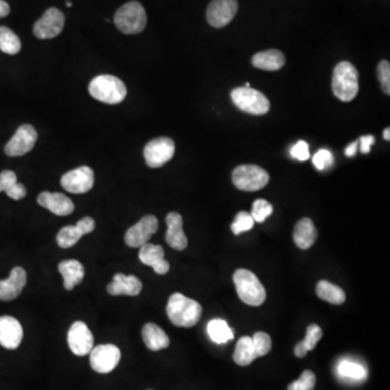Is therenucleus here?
<instances>
[{
	"mask_svg": "<svg viewBox=\"0 0 390 390\" xmlns=\"http://www.w3.org/2000/svg\"><path fill=\"white\" fill-rule=\"evenodd\" d=\"M202 306L196 300L175 292L168 300L166 312L172 324L179 328H192L202 317Z\"/></svg>",
	"mask_w": 390,
	"mask_h": 390,
	"instance_id": "f257e3e1",
	"label": "nucleus"
},
{
	"mask_svg": "<svg viewBox=\"0 0 390 390\" xmlns=\"http://www.w3.org/2000/svg\"><path fill=\"white\" fill-rule=\"evenodd\" d=\"M332 90L343 102H350L359 93V73L350 62L343 61L333 72Z\"/></svg>",
	"mask_w": 390,
	"mask_h": 390,
	"instance_id": "f03ea898",
	"label": "nucleus"
},
{
	"mask_svg": "<svg viewBox=\"0 0 390 390\" xmlns=\"http://www.w3.org/2000/svg\"><path fill=\"white\" fill-rule=\"evenodd\" d=\"M89 93L95 99L107 105H119L127 95L125 84L113 75H99L90 81Z\"/></svg>",
	"mask_w": 390,
	"mask_h": 390,
	"instance_id": "7ed1b4c3",
	"label": "nucleus"
},
{
	"mask_svg": "<svg viewBox=\"0 0 390 390\" xmlns=\"http://www.w3.org/2000/svg\"><path fill=\"white\" fill-rule=\"evenodd\" d=\"M233 282L242 302L254 307L261 306L265 302L267 297L265 286L253 272L237 269L233 274Z\"/></svg>",
	"mask_w": 390,
	"mask_h": 390,
	"instance_id": "20e7f679",
	"label": "nucleus"
},
{
	"mask_svg": "<svg viewBox=\"0 0 390 390\" xmlns=\"http://www.w3.org/2000/svg\"><path fill=\"white\" fill-rule=\"evenodd\" d=\"M146 12L143 6L137 1H130L117 10L114 22L121 32L127 35L139 34L146 28Z\"/></svg>",
	"mask_w": 390,
	"mask_h": 390,
	"instance_id": "39448f33",
	"label": "nucleus"
},
{
	"mask_svg": "<svg viewBox=\"0 0 390 390\" xmlns=\"http://www.w3.org/2000/svg\"><path fill=\"white\" fill-rule=\"evenodd\" d=\"M231 99L235 107L252 115H264L270 110L268 98L251 87H237L233 89Z\"/></svg>",
	"mask_w": 390,
	"mask_h": 390,
	"instance_id": "423d86ee",
	"label": "nucleus"
},
{
	"mask_svg": "<svg viewBox=\"0 0 390 390\" xmlns=\"http://www.w3.org/2000/svg\"><path fill=\"white\" fill-rule=\"evenodd\" d=\"M269 179L268 172L257 165H241L235 168L232 172L233 184L239 190L249 192L265 188L269 182Z\"/></svg>",
	"mask_w": 390,
	"mask_h": 390,
	"instance_id": "0eeeda50",
	"label": "nucleus"
},
{
	"mask_svg": "<svg viewBox=\"0 0 390 390\" xmlns=\"http://www.w3.org/2000/svg\"><path fill=\"white\" fill-rule=\"evenodd\" d=\"M175 149V142L170 138L160 137L151 140L143 151L146 165L151 168L162 167L172 160Z\"/></svg>",
	"mask_w": 390,
	"mask_h": 390,
	"instance_id": "6e6552de",
	"label": "nucleus"
},
{
	"mask_svg": "<svg viewBox=\"0 0 390 390\" xmlns=\"http://www.w3.org/2000/svg\"><path fill=\"white\" fill-rule=\"evenodd\" d=\"M158 220L153 215H146L142 217L139 221L133 227L128 229L125 233V243L127 247L138 249L143 247L153 237L154 233L158 231Z\"/></svg>",
	"mask_w": 390,
	"mask_h": 390,
	"instance_id": "1a4fd4ad",
	"label": "nucleus"
},
{
	"mask_svg": "<svg viewBox=\"0 0 390 390\" xmlns=\"http://www.w3.org/2000/svg\"><path fill=\"white\" fill-rule=\"evenodd\" d=\"M121 357V350L115 345H99L90 351V365L97 373H110L119 365Z\"/></svg>",
	"mask_w": 390,
	"mask_h": 390,
	"instance_id": "9d476101",
	"label": "nucleus"
},
{
	"mask_svg": "<svg viewBox=\"0 0 390 390\" xmlns=\"http://www.w3.org/2000/svg\"><path fill=\"white\" fill-rule=\"evenodd\" d=\"M95 184V172L88 166H81L70 170L61 178V186L65 191L74 194L89 192Z\"/></svg>",
	"mask_w": 390,
	"mask_h": 390,
	"instance_id": "9b49d317",
	"label": "nucleus"
},
{
	"mask_svg": "<svg viewBox=\"0 0 390 390\" xmlns=\"http://www.w3.org/2000/svg\"><path fill=\"white\" fill-rule=\"evenodd\" d=\"M68 343L71 351L74 355L84 357L93 350L95 338L86 323L76 321L69 330Z\"/></svg>",
	"mask_w": 390,
	"mask_h": 390,
	"instance_id": "f8f14e48",
	"label": "nucleus"
},
{
	"mask_svg": "<svg viewBox=\"0 0 390 390\" xmlns=\"http://www.w3.org/2000/svg\"><path fill=\"white\" fill-rule=\"evenodd\" d=\"M64 14L57 8H49L34 25V35L40 40H50L60 35L64 28Z\"/></svg>",
	"mask_w": 390,
	"mask_h": 390,
	"instance_id": "ddd939ff",
	"label": "nucleus"
},
{
	"mask_svg": "<svg viewBox=\"0 0 390 390\" xmlns=\"http://www.w3.org/2000/svg\"><path fill=\"white\" fill-rule=\"evenodd\" d=\"M37 131L32 125H22L18 128L13 137L6 144L5 152L8 156H23L32 151L37 141Z\"/></svg>",
	"mask_w": 390,
	"mask_h": 390,
	"instance_id": "4468645a",
	"label": "nucleus"
},
{
	"mask_svg": "<svg viewBox=\"0 0 390 390\" xmlns=\"http://www.w3.org/2000/svg\"><path fill=\"white\" fill-rule=\"evenodd\" d=\"M237 9V0H213L207 8V21L213 28H225L235 19Z\"/></svg>",
	"mask_w": 390,
	"mask_h": 390,
	"instance_id": "2eb2a0df",
	"label": "nucleus"
},
{
	"mask_svg": "<svg viewBox=\"0 0 390 390\" xmlns=\"http://www.w3.org/2000/svg\"><path fill=\"white\" fill-rule=\"evenodd\" d=\"M23 339L21 323L11 316L0 317V345L6 349L18 348Z\"/></svg>",
	"mask_w": 390,
	"mask_h": 390,
	"instance_id": "dca6fc26",
	"label": "nucleus"
},
{
	"mask_svg": "<svg viewBox=\"0 0 390 390\" xmlns=\"http://www.w3.org/2000/svg\"><path fill=\"white\" fill-rule=\"evenodd\" d=\"M38 204L45 207L57 216H68L74 211V203L63 193H50L48 191L40 193L37 198Z\"/></svg>",
	"mask_w": 390,
	"mask_h": 390,
	"instance_id": "f3484780",
	"label": "nucleus"
},
{
	"mask_svg": "<svg viewBox=\"0 0 390 390\" xmlns=\"http://www.w3.org/2000/svg\"><path fill=\"white\" fill-rule=\"evenodd\" d=\"M139 259L143 265L153 268L158 274L168 273L170 269V263L165 259L164 249L160 245L146 243L140 247Z\"/></svg>",
	"mask_w": 390,
	"mask_h": 390,
	"instance_id": "a211bd4d",
	"label": "nucleus"
},
{
	"mask_svg": "<svg viewBox=\"0 0 390 390\" xmlns=\"http://www.w3.org/2000/svg\"><path fill=\"white\" fill-rule=\"evenodd\" d=\"M28 282V274L22 267H16L11 270L7 280L0 281V300L10 302L19 297L24 286Z\"/></svg>",
	"mask_w": 390,
	"mask_h": 390,
	"instance_id": "6ab92c4d",
	"label": "nucleus"
},
{
	"mask_svg": "<svg viewBox=\"0 0 390 390\" xmlns=\"http://www.w3.org/2000/svg\"><path fill=\"white\" fill-rule=\"evenodd\" d=\"M166 223H167V232H166L165 240L168 245L176 251L186 249L188 247V237L184 235L182 215L176 211L170 213L166 217Z\"/></svg>",
	"mask_w": 390,
	"mask_h": 390,
	"instance_id": "aec40b11",
	"label": "nucleus"
},
{
	"mask_svg": "<svg viewBox=\"0 0 390 390\" xmlns=\"http://www.w3.org/2000/svg\"><path fill=\"white\" fill-rule=\"evenodd\" d=\"M107 292L112 296H138L142 290V283L136 276L117 273L113 281L107 284Z\"/></svg>",
	"mask_w": 390,
	"mask_h": 390,
	"instance_id": "412c9836",
	"label": "nucleus"
},
{
	"mask_svg": "<svg viewBox=\"0 0 390 390\" xmlns=\"http://www.w3.org/2000/svg\"><path fill=\"white\" fill-rule=\"evenodd\" d=\"M58 269L62 276L65 290H74L75 286L81 284L84 280L85 268L78 260H63L59 264Z\"/></svg>",
	"mask_w": 390,
	"mask_h": 390,
	"instance_id": "4be33fe9",
	"label": "nucleus"
},
{
	"mask_svg": "<svg viewBox=\"0 0 390 390\" xmlns=\"http://www.w3.org/2000/svg\"><path fill=\"white\" fill-rule=\"evenodd\" d=\"M318 237V231L314 227V221L310 218H302L296 223L292 239L296 247L300 249H308L314 245Z\"/></svg>",
	"mask_w": 390,
	"mask_h": 390,
	"instance_id": "5701e85b",
	"label": "nucleus"
},
{
	"mask_svg": "<svg viewBox=\"0 0 390 390\" xmlns=\"http://www.w3.org/2000/svg\"><path fill=\"white\" fill-rule=\"evenodd\" d=\"M142 338L146 348L152 351L162 350L170 346V337L162 329L154 323H146L142 329Z\"/></svg>",
	"mask_w": 390,
	"mask_h": 390,
	"instance_id": "b1692460",
	"label": "nucleus"
},
{
	"mask_svg": "<svg viewBox=\"0 0 390 390\" xmlns=\"http://www.w3.org/2000/svg\"><path fill=\"white\" fill-rule=\"evenodd\" d=\"M256 69L264 71H279L285 64V57L279 50L271 49L256 54L252 60Z\"/></svg>",
	"mask_w": 390,
	"mask_h": 390,
	"instance_id": "393cba45",
	"label": "nucleus"
},
{
	"mask_svg": "<svg viewBox=\"0 0 390 390\" xmlns=\"http://www.w3.org/2000/svg\"><path fill=\"white\" fill-rule=\"evenodd\" d=\"M257 358L252 337H241L239 341H237L235 355H233V360H235V362L237 363V365H241V367H247V365H251L254 360H256Z\"/></svg>",
	"mask_w": 390,
	"mask_h": 390,
	"instance_id": "a878e982",
	"label": "nucleus"
},
{
	"mask_svg": "<svg viewBox=\"0 0 390 390\" xmlns=\"http://www.w3.org/2000/svg\"><path fill=\"white\" fill-rule=\"evenodd\" d=\"M317 295L321 300L333 305L344 304L346 300L344 290L328 281H320L317 284Z\"/></svg>",
	"mask_w": 390,
	"mask_h": 390,
	"instance_id": "bb28decb",
	"label": "nucleus"
},
{
	"mask_svg": "<svg viewBox=\"0 0 390 390\" xmlns=\"http://www.w3.org/2000/svg\"><path fill=\"white\" fill-rule=\"evenodd\" d=\"M207 332L211 341H215L216 344H225L227 341H232L233 332L227 322L221 319H214L207 325Z\"/></svg>",
	"mask_w": 390,
	"mask_h": 390,
	"instance_id": "cd10ccee",
	"label": "nucleus"
},
{
	"mask_svg": "<svg viewBox=\"0 0 390 390\" xmlns=\"http://www.w3.org/2000/svg\"><path fill=\"white\" fill-rule=\"evenodd\" d=\"M21 40L13 30L0 26V50L8 54H16L21 50Z\"/></svg>",
	"mask_w": 390,
	"mask_h": 390,
	"instance_id": "c85d7f7f",
	"label": "nucleus"
},
{
	"mask_svg": "<svg viewBox=\"0 0 390 390\" xmlns=\"http://www.w3.org/2000/svg\"><path fill=\"white\" fill-rule=\"evenodd\" d=\"M84 237V235L79 230V228L75 225H66L63 227L58 235H57V243L61 249H70L74 247L75 244Z\"/></svg>",
	"mask_w": 390,
	"mask_h": 390,
	"instance_id": "c756f323",
	"label": "nucleus"
},
{
	"mask_svg": "<svg viewBox=\"0 0 390 390\" xmlns=\"http://www.w3.org/2000/svg\"><path fill=\"white\" fill-rule=\"evenodd\" d=\"M273 213V207L268 201L263 199H258L254 202L252 208V217L256 223H264L268 217L271 216Z\"/></svg>",
	"mask_w": 390,
	"mask_h": 390,
	"instance_id": "7c9ffc66",
	"label": "nucleus"
},
{
	"mask_svg": "<svg viewBox=\"0 0 390 390\" xmlns=\"http://www.w3.org/2000/svg\"><path fill=\"white\" fill-rule=\"evenodd\" d=\"M253 217L247 211H240L239 214L235 216V223L231 225V230L235 235H241L242 232L251 230L254 227Z\"/></svg>",
	"mask_w": 390,
	"mask_h": 390,
	"instance_id": "2f4dec72",
	"label": "nucleus"
},
{
	"mask_svg": "<svg viewBox=\"0 0 390 390\" xmlns=\"http://www.w3.org/2000/svg\"><path fill=\"white\" fill-rule=\"evenodd\" d=\"M322 330H321L319 325H309L308 328H307L306 337H305L304 341H300V343L307 351L314 350L316 348L317 344L322 338Z\"/></svg>",
	"mask_w": 390,
	"mask_h": 390,
	"instance_id": "473e14b6",
	"label": "nucleus"
},
{
	"mask_svg": "<svg viewBox=\"0 0 390 390\" xmlns=\"http://www.w3.org/2000/svg\"><path fill=\"white\" fill-rule=\"evenodd\" d=\"M316 375L310 370L302 372L297 381L288 385V390H312L316 386Z\"/></svg>",
	"mask_w": 390,
	"mask_h": 390,
	"instance_id": "72a5a7b5",
	"label": "nucleus"
},
{
	"mask_svg": "<svg viewBox=\"0 0 390 390\" xmlns=\"http://www.w3.org/2000/svg\"><path fill=\"white\" fill-rule=\"evenodd\" d=\"M254 347H255L256 355L257 357H263V355L269 353L271 350L272 341L269 335L265 332H257L252 337Z\"/></svg>",
	"mask_w": 390,
	"mask_h": 390,
	"instance_id": "f704fd0d",
	"label": "nucleus"
},
{
	"mask_svg": "<svg viewBox=\"0 0 390 390\" xmlns=\"http://www.w3.org/2000/svg\"><path fill=\"white\" fill-rule=\"evenodd\" d=\"M339 374L348 379H360L365 375V369L357 363L344 361L339 365Z\"/></svg>",
	"mask_w": 390,
	"mask_h": 390,
	"instance_id": "c9c22d12",
	"label": "nucleus"
},
{
	"mask_svg": "<svg viewBox=\"0 0 390 390\" xmlns=\"http://www.w3.org/2000/svg\"><path fill=\"white\" fill-rule=\"evenodd\" d=\"M314 164L317 170H326L332 167L334 164V158L329 150L321 149L314 154Z\"/></svg>",
	"mask_w": 390,
	"mask_h": 390,
	"instance_id": "e433bc0d",
	"label": "nucleus"
},
{
	"mask_svg": "<svg viewBox=\"0 0 390 390\" xmlns=\"http://www.w3.org/2000/svg\"><path fill=\"white\" fill-rule=\"evenodd\" d=\"M377 76L381 81L382 88L386 95L390 93V64L388 61L383 60L377 66Z\"/></svg>",
	"mask_w": 390,
	"mask_h": 390,
	"instance_id": "4c0bfd02",
	"label": "nucleus"
},
{
	"mask_svg": "<svg viewBox=\"0 0 390 390\" xmlns=\"http://www.w3.org/2000/svg\"><path fill=\"white\" fill-rule=\"evenodd\" d=\"M290 155H292V158L300 160V162H305V160H308L309 156H310L308 143L302 141V140L298 141L290 150Z\"/></svg>",
	"mask_w": 390,
	"mask_h": 390,
	"instance_id": "58836bf2",
	"label": "nucleus"
},
{
	"mask_svg": "<svg viewBox=\"0 0 390 390\" xmlns=\"http://www.w3.org/2000/svg\"><path fill=\"white\" fill-rule=\"evenodd\" d=\"M16 182V175L12 170H3L0 172V192L9 190Z\"/></svg>",
	"mask_w": 390,
	"mask_h": 390,
	"instance_id": "ea45409f",
	"label": "nucleus"
},
{
	"mask_svg": "<svg viewBox=\"0 0 390 390\" xmlns=\"http://www.w3.org/2000/svg\"><path fill=\"white\" fill-rule=\"evenodd\" d=\"M6 193H7L8 196L11 198L12 200L19 201L25 198L28 190H26V188L23 186V184L16 182V184H13L9 190L6 191Z\"/></svg>",
	"mask_w": 390,
	"mask_h": 390,
	"instance_id": "a19ab883",
	"label": "nucleus"
},
{
	"mask_svg": "<svg viewBox=\"0 0 390 390\" xmlns=\"http://www.w3.org/2000/svg\"><path fill=\"white\" fill-rule=\"evenodd\" d=\"M76 225L79 228V230L81 231V233L85 235L95 230V223L91 217H85V218L79 220L78 223H76Z\"/></svg>",
	"mask_w": 390,
	"mask_h": 390,
	"instance_id": "79ce46f5",
	"label": "nucleus"
},
{
	"mask_svg": "<svg viewBox=\"0 0 390 390\" xmlns=\"http://www.w3.org/2000/svg\"><path fill=\"white\" fill-rule=\"evenodd\" d=\"M375 143V138L373 136H363L360 138L361 153L367 154L371 152V146Z\"/></svg>",
	"mask_w": 390,
	"mask_h": 390,
	"instance_id": "37998d69",
	"label": "nucleus"
},
{
	"mask_svg": "<svg viewBox=\"0 0 390 390\" xmlns=\"http://www.w3.org/2000/svg\"><path fill=\"white\" fill-rule=\"evenodd\" d=\"M358 146H359V142L355 141L347 146L346 150H345V154H346L347 158H353V156L355 155L358 151Z\"/></svg>",
	"mask_w": 390,
	"mask_h": 390,
	"instance_id": "c03bdc74",
	"label": "nucleus"
},
{
	"mask_svg": "<svg viewBox=\"0 0 390 390\" xmlns=\"http://www.w3.org/2000/svg\"><path fill=\"white\" fill-rule=\"evenodd\" d=\"M10 13V6L4 0H0V18H5Z\"/></svg>",
	"mask_w": 390,
	"mask_h": 390,
	"instance_id": "a18cd8bd",
	"label": "nucleus"
},
{
	"mask_svg": "<svg viewBox=\"0 0 390 390\" xmlns=\"http://www.w3.org/2000/svg\"><path fill=\"white\" fill-rule=\"evenodd\" d=\"M384 139L387 140V141H389V140H390V129H389V128H386V129L384 130Z\"/></svg>",
	"mask_w": 390,
	"mask_h": 390,
	"instance_id": "49530a36",
	"label": "nucleus"
},
{
	"mask_svg": "<svg viewBox=\"0 0 390 390\" xmlns=\"http://www.w3.org/2000/svg\"><path fill=\"white\" fill-rule=\"evenodd\" d=\"M66 6H68V7H72L73 4L71 3V1H69L68 0V1H66Z\"/></svg>",
	"mask_w": 390,
	"mask_h": 390,
	"instance_id": "de8ad7c7",
	"label": "nucleus"
},
{
	"mask_svg": "<svg viewBox=\"0 0 390 390\" xmlns=\"http://www.w3.org/2000/svg\"><path fill=\"white\" fill-rule=\"evenodd\" d=\"M251 86V84H249V83H247V84H245V86L244 87H249Z\"/></svg>",
	"mask_w": 390,
	"mask_h": 390,
	"instance_id": "09e8293b",
	"label": "nucleus"
}]
</instances>
